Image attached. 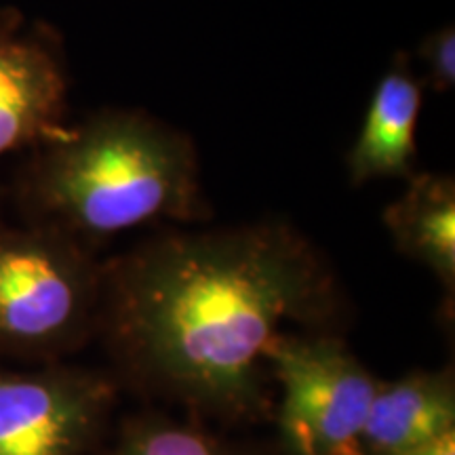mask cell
Returning <instances> with one entry per match:
<instances>
[{
	"mask_svg": "<svg viewBox=\"0 0 455 455\" xmlns=\"http://www.w3.org/2000/svg\"><path fill=\"white\" fill-rule=\"evenodd\" d=\"M418 60L424 68V87L435 93H447L455 84V30L443 26L419 43Z\"/></svg>",
	"mask_w": 455,
	"mask_h": 455,
	"instance_id": "11",
	"label": "cell"
},
{
	"mask_svg": "<svg viewBox=\"0 0 455 455\" xmlns=\"http://www.w3.org/2000/svg\"><path fill=\"white\" fill-rule=\"evenodd\" d=\"M268 363L283 390L281 424L293 455H363V426L379 382L346 346L284 333Z\"/></svg>",
	"mask_w": 455,
	"mask_h": 455,
	"instance_id": "4",
	"label": "cell"
},
{
	"mask_svg": "<svg viewBox=\"0 0 455 455\" xmlns=\"http://www.w3.org/2000/svg\"><path fill=\"white\" fill-rule=\"evenodd\" d=\"M15 201L26 226L89 251L150 221L207 218L190 135L148 112L116 108L34 148L17 173Z\"/></svg>",
	"mask_w": 455,
	"mask_h": 455,
	"instance_id": "2",
	"label": "cell"
},
{
	"mask_svg": "<svg viewBox=\"0 0 455 455\" xmlns=\"http://www.w3.org/2000/svg\"><path fill=\"white\" fill-rule=\"evenodd\" d=\"M424 84L413 76L409 57L398 51L392 57L369 101L365 121L352 144L346 167L355 186L373 180H409L418 161V121Z\"/></svg>",
	"mask_w": 455,
	"mask_h": 455,
	"instance_id": "7",
	"label": "cell"
},
{
	"mask_svg": "<svg viewBox=\"0 0 455 455\" xmlns=\"http://www.w3.org/2000/svg\"><path fill=\"white\" fill-rule=\"evenodd\" d=\"M114 455H230L203 432L184 426L150 424L135 428Z\"/></svg>",
	"mask_w": 455,
	"mask_h": 455,
	"instance_id": "10",
	"label": "cell"
},
{
	"mask_svg": "<svg viewBox=\"0 0 455 455\" xmlns=\"http://www.w3.org/2000/svg\"><path fill=\"white\" fill-rule=\"evenodd\" d=\"M66 114L68 68L57 34L0 9V156L60 138Z\"/></svg>",
	"mask_w": 455,
	"mask_h": 455,
	"instance_id": "5",
	"label": "cell"
},
{
	"mask_svg": "<svg viewBox=\"0 0 455 455\" xmlns=\"http://www.w3.org/2000/svg\"><path fill=\"white\" fill-rule=\"evenodd\" d=\"M331 276L283 221L167 232L104 264L101 323L123 367L195 407L244 411L284 323L315 321Z\"/></svg>",
	"mask_w": 455,
	"mask_h": 455,
	"instance_id": "1",
	"label": "cell"
},
{
	"mask_svg": "<svg viewBox=\"0 0 455 455\" xmlns=\"http://www.w3.org/2000/svg\"><path fill=\"white\" fill-rule=\"evenodd\" d=\"M403 455H455V430H449L445 435L436 436L435 441L415 447Z\"/></svg>",
	"mask_w": 455,
	"mask_h": 455,
	"instance_id": "12",
	"label": "cell"
},
{
	"mask_svg": "<svg viewBox=\"0 0 455 455\" xmlns=\"http://www.w3.org/2000/svg\"><path fill=\"white\" fill-rule=\"evenodd\" d=\"M382 221L398 251L422 261L447 287L455 281V181L453 175L413 173Z\"/></svg>",
	"mask_w": 455,
	"mask_h": 455,
	"instance_id": "9",
	"label": "cell"
},
{
	"mask_svg": "<svg viewBox=\"0 0 455 455\" xmlns=\"http://www.w3.org/2000/svg\"><path fill=\"white\" fill-rule=\"evenodd\" d=\"M108 388L60 375H0V455H72Z\"/></svg>",
	"mask_w": 455,
	"mask_h": 455,
	"instance_id": "6",
	"label": "cell"
},
{
	"mask_svg": "<svg viewBox=\"0 0 455 455\" xmlns=\"http://www.w3.org/2000/svg\"><path fill=\"white\" fill-rule=\"evenodd\" d=\"M453 388L447 375L415 373L378 384L363 426V455H403L453 430Z\"/></svg>",
	"mask_w": 455,
	"mask_h": 455,
	"instance_id": "8",
	"label": "cell"
},
{
	"mask_svg": "<svg viewBox=\"0 0 455 455\" xmlns=\"http://www.w3.org/2000/svg\"><path fill=\"white\" fill-rule=\"evenodd\" d=\"M104 266L70 238L34 226H0V346L60 348L100 308Z\"/></svg>",
	"mask_w": 455,
	"mask_h": 455,
	"instance_id": "3",
	"label": "cell"
}]
</instances>
